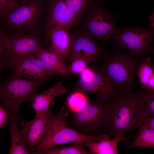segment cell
<instances>
[{
	"label": "cell",
	"mask_w": 154,
	"mask_h": 154,
	"mask_svg": "<svg viewBox=\"0 0 154 154\" xmlns=\"http://www.w3.org/2000/svg\"><path fill=\"white\" fill-rule=\"evenodd\" d=\"M141 89L144 101L145 117L153 116H154V90H144Z\"/></svg>",
	"instance_id": "obj_25"
},
{
	"label": "cell",
	"mask_w": 154,
	"mask_h": 154,
	"mask_svg": "<svg viewBox=\"0 0 154 154\" xmlns=\"http://www.w3.org/2000/svg\"><path fill=\"white\" fill-rule=\"evenodd\" d=\"M142 125L146 126L154 129V116L145 117Z\"/></svg>",
	"instance_id": "obj_28"
},
{
	"label": "cell",
	"mask_w": 154,
	"mask_h": 154,
	"mask_svg": "<svg viewBox=\"0 0 154 154\" xmlns=\"http://www.w3.org/2000/svg\"><path fill=\"white\" fill-rule=\"evenodd\" d=\"M150 22L149 24V26L154 29V11L153 13L149 17Z\"/></svg>",
	"instance_id": "obj_30"
},
{
	"label": "cell",
	"mask_w": 154,
	"mask_h": 154,
	"mask_svg": "<svg viewBox=\"0 0 154 154\" xmlns=\"http://www.w3.org/2000/svg\"><path fill=\"white\" fill-rule=\"evenodd\" d=\"M35 54L42 62L45 69L51 76H70L67 72L66 62L49 48L47 49L41 46Z\"/></svg>",
	"instance_id": "obj_17"
},
{
	"label": "cell",
	"mask_w": 154,
	"mask_h": 154,
	"mask_svg": "<svg viewBox=\"0 0 154 154\" xmlns=\"http://www.w3.org/2000/svg\"><path fill=\"white\" fill-rule=\"evenodd\" d=\"M113 139H106L100 141L87 140L83 142L84 146L88 149L92 154H117L118 153V146L122 141H126L129 137L127 135H117Z\"/></svg>",
	"instance_id": "obj_19"
},
{
	"label": "cell",
	"mask_w": 154,
	"mask_h": 154,
	"mask_svg": "<svg viewBox=\"0 0 154 154\" xmlns=\"http://www.w3.org/2000/svg\"><path fill=\"white\" fill-rule=\"evenodd\" d=\"M86 94L74 90L67 96L65 104L68 109L72 113L77 112L82 109L89 99Z\"/></svg>",
	"instance_id": "obj_23"
},
{
	"label": "cell",
	"mask_w": 154,
	"mask_h": 154,
	"mask_svg": "<svg viewBox=\"0 0 154 154\" xmlns=\"http://www.w3.org/2000/svg\"><path fill=\"white\" fill-rule=\"evenodd\" d=\"M154 72V66L152 64L151 58L147 57L142 59L137 72V77L141 84V88H146L148 81Z\"/></svg>",
	"instance_id": "obj_21"
},
{
	"label": "cell",
	"mask_w": 154,
	"mask_h": 154,
	"mask_svg": "<svg viewBox=\"0 0 154 154\" xmlns=\"http://www.w3.org/2000/svg\"><path fill=\"white\" fill-rule=\"evenodd\" d=\"M19 4V0H0V12L2 18Z\"/></svg>",
	"instance_id": "obj_26"
},
{
	"label": "cell",
	"mask_w": 154,
	"mask_h": 154,
	"mask_svg": "<svg viewBox=\"0 0 154 154\" xmlns=\"http://www.w3.org/2000/svg\"><path fill=\"white\" fill-rule=\"evenodd\" d=\"M141 59L129 51L118 50L105 56L101 70L120 94L130 92L136 84Z\"/></svg>",
	"instance_id": "obj_2"
},
{
	"label": "cell",
	"mask_w": 154,
	"mask_h": 154,
	"mask_svg": "<svg viewBox=\"0 0 154 154\" xmlns=\"http://www.w3.org/2000/svg\"><path fill=\"white\" fill-rule=\"evenodd\" d=\"M54 104L52 103L44 114L36 115L30 121L23 120L21 123V132L26 141L31 152L35 147L44 139L48 132L51 117L53 112Z\"/></svg>",
	"instance_id": "obj_12"
},
{
	"label": "cell",
	"mask_w": 154,
	"mask_h": 154,
	"mask_svg": "<svg viewBox=\"0 0 154 154\" xmlns=\"http://www.w3.org/2000/svg\"><path fill=\"white\" fill-rule=\"evenodd\" d=\"M144 90H154V72L148 81L146 88Z\"/></svg>",
	"instance_id": "obj_29"
},
{
	"label": "cell",
	"mask_w": 154,
	"mask_h": 154,
	"mask_svg": "<svg viewBox=\"0 0 154 154\" xmlns=\"http://www.w3.org/2000/svg\"><path fill=\"white\" fill-rule=\"evenodd\" d=\"M69 30L60 27L48 29L50 41L49 48L65 62L68 60L72 40V36Z\"/></svg>",
	"instance_id": "obj_15"
},
{
	"label": "cell",
	"mask_w": 154,
	"mask_h": 154,
	"mask_svg": "<svg viewBox=\"0 0 154 154\" xmlns=\"http://www.w3.org/2000/svg\"><path fill=\"white\" fill-rule=\"evenodd\" d=\"M94 58L89 56H83L75 59L72 63L67 66V70L70 76L72 74H80L82 73L94 60Z\"/></svg>",
	"instance_id": "obj_24"
},
{
	"label": "cell",
	"mask_w": 154,
	"mask_h": 154,
	"mask_svg": "<svg viewBox=\"0 0 154 154\" xmlns=\"http://www.w3.org/2000/svg\"><path fill=\"white\" fill-rule=\"evenodd\" d=\"M69 114L64 107L61 108L57 114H52L45 137L41 143L33 148L31 153L37 154L59 145L87 140L100 141L110 138L108 134L97 136L87 135L68 127Z\"/></svg>",
	"instance_id": "obj_4"
},
{
	"label": "cell",
	"mask_w": 154,
	"mask_h": 154,
	"mask_svg": "<svg viewBox=\"0 0 154 154\" xmlns=\"http://www.w3.org/2000/svg\"><path fill=\"white\" fill-rule=\"evenodd\" d=\"M67 93L66 89L60 82L57 81L48 90L40 94H35L30 100L31 106L36 115H44L48 111L54 98Z\"/></svg>",
	"instance_id": "obj_16"
},
{
	"label": "cell",
	"mask_w": 154,
	"mask_h": 154,
	"mask_svg": "<svg viewBox=\"0 0 154 154\" xmlns=\"http://www.w3.org/2000/svg\"><path fill=\"white\" fill-rule=\"evenodd\" d=\"M89 18L87 29L92 37L105 43L111 40L117 27L116 17L98 6Z\"/></svg>",
	"instance_id": "obj_11"
},
{
	"label": "cell",
	"mask_w": 154,
	"mask_h": 154,
	"mask_svg": "<svg viewBox=\"0 0 154 154\" xmlns=\"http://www.w3.org/2000/svg\"><path fill=\"white\" fill-rule=\"evenodd\" d=\"M10 123L8 125L11 135V142L9 154H30L26 141L19 128L20 120L19 113L8 117Z\"/></svg>",
	"instance_id": "obj_18"
},
{
	"label": "cell",
	"mask_w": 154,
	"mask_h": 154,
	"mask_svg": "<svg viewBox=\"0 0 154 154\" xmlns=\"http://www.w3.org/2000/svg\"><path fill=\"white\" fill-rule=\"evenodd\" d=\"M107 54L89 37L85 35L72 36L68 60L72 62L76 58L83 56H89L94 60H100L104 59Z\"/></svg>",
	"instance_id": "obj_14"
},
{
	"label": "cell",
	"mask_w": 154,
	"mask_h": 154,
	"mask_svg": "<svg viewBox=\"0 0 154 154\" xmlns=\"http://www.w3.org/2000/svg\"><path fill=\"white\" fill-rule=\"evenodd\" d=\"M95 0H50L49 29L60 27L69 30L84 11Z\"/></svg>",
	"instance_id": "obj_7"
},
{
	"label": "cell",
	"mask_w": 154,
	"mask_h": 154,
	"mask_svg": "<svg viewBox=\"0 0 154 154\" xmlns=\"http://www.w3.org/2000/svg\"><path fill=\"white\" fill-rule=\"evenodd\" d=\"M83 142H73L71 145L57 148H51L38 153L37 154H90L84 147Z\"/></svg>",
	"instance_id": "obj_22"
},
{
	"label": "cell",
	"mask_w": 154,
	"mask_h": 154,
	"mask_svg": "<svg viewBox=\"0 0 154 154\" xmlns=\"http://www.w3.org/2000/svg\"><path fill=\"white\" fill-rule=\"evenodd\" d=\"M110 100L89 99L80 110L68 119L70 127L83 134L93 136L108 131L111 120Z\"/></svg>",
	"instance_id": "obj_3"
},
{
	"label": "cell",
	"mask_w": 154,
	"mask_h": 154,
	"mask_svg": "<svg viewBox=\"0 0 154 154\" xmlns=\"http://www.w3.org/2000/svg\"><path fill=\"white\" fill-rule=\"evenodd\" d=\"M5 65L17 76L36 80L51 76L35 54L12 56L5 59Z\"/></svg>",
	"instance_id": "obj_10"
},
{
	"label": "cell",
	"mask_w": 154,
	"mask_h": 154,
	"mask_svg": "<svg viewBox=\"0 0 154 154\" xmlns=\"http://www.w3.org/2000/svg\"><path fill=\"white\" fill-rule=\"evenodd\" d=\"M151 51L152 52V53H153V54L154 55V47L153 48V49ZM153 66H154V62L153 63Z\"/></svg>",
	"instance_id": "obj_31"
},
{
	"label": "cell",
	"mask_w": 154,
	"mask_h": 154,
	"mask_svg": "<svg viewBox=\"0 0 154 154\" xmlns=\"http://www.w3.org/2000/svg\"><path fill=\"white\" fill-rule=\"evenodd\" d=\"M110 135H126L127 132L138 129L142 125L145 117V110L141 88L120 94L110 100Z\"/></svg>",
	"instance_id": "obj_1"
},
{
	"label": "cell",
	"mask_w": 154,
	"mask_h": 154,
	"mask_svg": "<svg viewBox=\"0 0 154 154\" xmlns=\"http://www.w3.org/2000/svg\"><path fill=\"white\" fill-rule=\"evenodd\" d=\"M41 46L40 40L35 36L22 33L12 35L1 34V54L5 59L35 54Z\"/></svg>",
	"instance_id": "obj_9"
},
{
	"label": "cell",
	"mask_w": 154,
	"mask_h": 154,
	"mask_svg": "<svg viewBox=\"0 0 154 154\" xmlns=\"http://www.w3.org/2000/svg\"><path fill=\"white\" fill-rule=\"evenodd\" d=\"M8 117L7 112L2 106H0V127L1 128L5 125H8L7 119Z\"/></svg>",
	"instance_id": "obj_27"
},
{
	"label": "cell",
	"mask_w": 154,
	"mask_h": 154,
	"mask_svg": "<svg viewBox=\"0 0 154 154\" xmlns=\"http://www.w3.org/2000/svg\"><path fill=\"white\" fill-rule=\"evenodd\" d=\"M111 40L118 50L127 49L142 59L153 48L154 29L117 27Z\"/></svg>",
	"instance_id": "obj_6"
},
{
	"label": "cell",
	"mask_w": 154,
	"mask_h": 154,
	"mask_svg": "<svg viewBox=\"0 0 154 154\" xmlns=\"http://www.w3.org/2000/svg\"><path fill=\"white\" fill-rule=\"evenodd\" d=\"M75 90L93 94L97 99L106 100L120 94L101 70L89 67L80 74L77 88Z\"/></svg>",
	"instance_id": "obj_8"
},
{
	"label": "cell",
	"mask_w": 154,
	"mask_h": 154,
	"mask_svg": "<svg viewBox=\"0 0 154 154\" xmlns=\"http://www.w3.org/2000/svg\"><path fill=\"white\" fill-rule=\"evenodd\" d=\"M46 78L27 80L14 74L2 82L0 87V99L5 107L8 117L19 113L22 103L30 101Z\"/></svg>",
	"instance_id": "obj_5"
},
{
	"label": "cell",
	"mask_w": 154,
	"mask_h": 154,
	"mask_svg": "<svg viewBox=\"0 0 154 154\" xmlns=\"http://www.w3.org/2000/svg\"><path fill=\"white\" fill-rule=\"evenodd\" d=\"M133 141L129 145L127 149L136 147L154 148V129L141 125L138 129Z\"/></svg>",
	"instance_id": "obj_20"
},
{
	"label": "cell",
	"mask_w": 154,
	"mask_h": 154,
	"mask_svg": "<svg viewBox=\"0 0 154 154\" xmlns=\"http://www.w3.org/2000/svg\"><path fill=\"white\" fill-rule=\"evenodd\" d=\"M40 7L35 1L30 0L20 4L2 18L5 25L10 27L20 29L31 25L36 21Z\"/></svg>",
	"instance_id": "obj_13"
}]
</instances>
